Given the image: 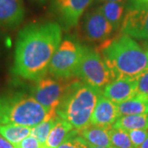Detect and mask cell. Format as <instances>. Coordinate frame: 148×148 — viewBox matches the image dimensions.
<instances>
[{
  "label": "cell",
  "mask_w": 148,
  "mask_h": 148,
  "mask_svg": "<svg viewBox=\"0 0 148 148\" xmlns=\"http://www.w3.org/2000/svg\"><path fill=\"white\" fill-rule=\"evenodd\" d=\"M31 132V127L13 124H0V135L13 146L30 136Z\"/></svg>",
  "instance_id": "19"
},
{
  "label": "cell",
  "mask_w": 148,
  "mask_h": 148,
  "mask_svg": "<svg viewBox=\"0 0 148 148\" xmlns=\"http://www.w3.org/2000/svg\"><path fill=\"white\" fill-rule=\"evenodd\" d=\"M144 2H146V3H148V0H143Z\"/></svg>",
  "instance_id": "31"
},
{
  "label": "cell",
  "mask_w": 148,
  "mask_h": 148,
  "mask_svg": "<svg viewBox=\"0 0 148 148\" xmlns=\"http://www.w3.org/2000/svg\"><path fill=\"white\" fill-rule=\"evenodd\" d=\"M119 115L148 114V98L137 95L118 105Z\"/></svg>",
  "instance_id": "16"
},
{
  "label": "cell",
  "mask_w": 148,
  "mask_h": 148,
  "mask_svg": "<svg viewBox=\"0 0 148 148\" xmlns=\"http://www.w3.org/2000/svg\"><path fill=\"white\" fill-rule=\"evenodd\" d=\"M72 79V78H71ZM70 79H58L45 76L35 82L30 95L46 110L49 114H56V108L64 95Z\"/></svg>",
  "instance_id": "8"
},
{
  "label": "cell",
  "mask_w": 148,
  "mask_h": 148,
  "mask_svg": "<svg viewBox=\"0 0 148 148\" xmlns=\"http://www.w3.org/2000/svg\"><path fill=\"white\" fill-rule=\"evenodd\" d=\"M15 148H45L36 138L33 136H28L27 138L23 139L21 142L14 146Z\"/></svg>",
  "instance_id": "25"
},
{
  "label": "cell",
  "mask_w": 148,
  "mask_h": 148,
  "mask_svg": "<svg viewBox=\"0 0 148 148\" xmlns=\"http://www.w3.org/2000/svg\"><path fill=\"white\" fill-rule=\"evenodd\" d=\"M137 94L148 98V69L137 78Z\"/></svg>",
  "instance_id": "24"
},
{
  "label": "cell",
  "mask_w": 148,
  "mask_h": 148,
  "mask_svg": "<svg viewBox=\"0 0 148 148\" xmlns=\"http://www.w3.org/2000/svg\"><path fill=\"white\" fill-rule=\"evenodd\" d=\"M111 127H100L90 124L89 126L78 130V135L84 138L89 145L110 147H112L109 135V131Z\"/></svg>",
  "instance_id": "14"
},
{
  "label": "cell",
  "mask_w": 148,
  "mask_h": 148,
  "mask_svg": "<svg viewBox=\"0 0 148 148\" xmlns=\"http://www.w3.org/2000/svg\"><path fill=\"white\" fill-rule=\"evenodd\" d=\"M102 14L113 26L114 31L121 27V24L125 15V3L115 2H103L99 7Z\"/></svg>",
  "instance_id": "15"
},
{
  "label": "cell",
  "mask_w": 148,
  "mask_h": 148,
  "mask_svg": "<svg viewBox=\"0 0 148 148\" xmlns=\"http://www.w3.org/2000/svg\"><path fill=\"white\" fill-rule=\"evenodd\" d=\"M62 40L61 26L54 21L32 22L16 36L12 72L28 81L44 77Z\"/></svg>",
  "instance_id": "1"
},
{
  "label": "cell",
  "mask_w": 148,
  "mask_h": 148,
  "mask_svg": "<svg viewBox=\"0 0 148 148\" xmlns=\"http://www.w3.org/2000/svg\"><path fill=\"white\" fill-rule=\"evenodd\" d=\"M101 94L119 105L137 95V78L117 77L105 86Z\"/></svg>",
  "instance_id": "11"
},
{
  "label": "cell",
  "mask_w": 148,
  "mask_h": 148,
  "mask_svg": "<svg viewBox=\"0 0 148 148\" xmlns=\"http://www.w3.org/2000/svg\"><path fill=\"white\" fill-rule=\"evenodd\" d=\"M88 147L87 142L78 135V130L73 129L57 148H88Z\"/></svg>",
  "instance_id": "22"
},
{
  "label": "cell",
  "mask_w": 148,
  "mask_h": 148,
  "mask_svg": "<svg viewBox=\"0 0 148 148\" xmlns=\"http://www.w3.org/2000/svg\"><path fill=\"white\" fill-rule=\"evenodd\" d=\"M96 51L117 77L138 78L148 69V47L122 34L103 41Z\"/></svg>",
  "instance_id": "2"
},
{
  "label": "cell",
  "mask_w": 148,
  "mask_h": 148,
  "mask_svg": "<svg viewBox=\"0 0 148 148\" xmlns=\"http://www.w3.org/2000/svg\"><path fill=\"white\" fill-rule=\"evenodd\" d=\"M0 148H15V147L0 135Z\"/></svg>",
  "instance_id": "26"
},
{
  "label": "cell",
  "mask_w": 148,
  "mask_h": 148,
  "mask_svg": "<svg viewBox=\"0 0 148 148\" xmlns=\"http://www.w3.org/2000/svg\"><path fill=\"white\" fill-rule=\"evenodd\" d=\"M49 114L35 98L21 91L0 93V124H13L33 127Z\"/></svg>",
  "instance_id": "4"
},
{
  "label": "cell",
  "mask_w": 148,
  "mask_h": 148,
  "mask_svg": "<svg viewBox=\"0 0 148 148\" xmlns=\"http://www.w3.org/2000/svg\"><path fill=\"white\" fill-rule=\"evenodd\" d=\"M88 148H114V147H95V146L89 145Z\"/></svg>",
  "instance_id": "29"
},
{
  "label": "cell",
  "mask_w": 148,
  "mask_h": 148,
  "mask_svg": "<svg viewBox=\"0 0 148 148\" xmlns=\"http://www.w3.org/2000/svg\"><path fill=\"white\" fill-rule=\"evenodd\" d=\"M76 77L85 83L101 90L116 79L114 73L108 67L101 54L86 46Z\"/></svg>",
  "instance_id": "6"
},
{
  "label": "cell",
  "mask_w": 148,
  "mask_h": 148,
  "mask_svg": "<svg viewBox=\"0 0 148 148\" xmlns=\"http://www.w3.org/2000/svg\"><path fill=\"white\" fill-rule=\"evenodd\" d=\"M111 146L114 148H135L127 131L111 127L109 131Z\"/></svg>",
  "instance_id": "21"
},
{
  "label": "cell",
  "mask_w": 148,
  "mask_h": 148,
  "mask_svg": "<svg viewBox=\"0 0 148 148\" xmlns=\"http://www.w3.org/2000/svg\"><path fill=\"white\" fill-rule=\"evenodd\" d=\"M85 47L75 39H64L53 54L48 73L58 79H71L76 77Z\"/></svg>",
  "instance_id": "5"
},
{
  "label": "cell",
  "mask_w": 148,
  "mask_h": 148,
  "mask_svg": "<svg viewBox=\"0 0 148 148\" xmlns=\"http://www.w3.org/2000/svg\"><path fill=\"white\" fill-rule=\"evenodd\" d=\"M58 119V117L57 115L48 117L45 120L41 122L36 126L32 127L31 136H33L34 138H36L39 141V143L45 148V143H46L48 136L51 131V129L55 125Z\"/></svg>",
  "instance_id": "20"
},
{
  "label": "cell",
  "mask_w": 148,
  "mask_h": 148,
  "mask_svg": "<svg viewBox=\"0 0 148 148\" xmlns=\"http://www.w3.org/2000/svg\"><path fill=\"white\" fill-rule=\"evenodd\" d=\"M112 127L119 128L127 132L137 129L148 130V114L123 115L117 119Z\"/></svg>",
  "instance_id": "18"
},
{
  "label": "cell",
  "mask_w": 148,
  "mask_h": 148,
  "mask_svg": "<svg viewBox=\"0 0 148 148\" xmlns=\"http://www.w3.org/2000/svg\"><path fill=\"white\" fill-rule=\"evenodd\" d=\"M35 1H36V2L40 3H45L47 0H35Z\"/></svg>",
  "instance_id": "30"
},
{
  "label": "cell",
  "mask_w": 148,
  "mask_h": 148,
  "mask_svg": "<svg viewBox=\"0 0 148 148\" xmlns=\"http://www.w3.org/2000/svg\"><path fill=\"white\" fill-rule=\"evenodd\" d=\"M23 0H0V28L15 29L25 18Z\"/></svg>",
  "instance_id": "12"
},
{
  "label": "cell",
  "mask_w": 148,
  "mask_h": 148,
  "mask_svg": "<svg viewBox=\"0 0 148 148\" xmlns=\"http://www.w3.org/2000/svg\"><path fill=\"white\" fill-rule=\"evenodd\" d=\"M93 0H53L52 12L66 30L75 27Z\"/></svg>",
  "instance_id": "10"
},
{
  "label": "cell",
  "mask_w": 148,
  "mask_h": 148,
  "mask_svg": "<svg viewBox=\"0 0 148 148\" xmlns=\"http://www.w3.org/2000/svg\"><path fill=\"white\" fill-rule=\"evenodd\" d=\"M126 12L121 24L122 34L148 40V3L143 0H127Z\"/></svg>",
  "instance_id": "7"
},
{
  "label": "cell",
  "mask_w": 148,
  "mask_h": 148,
  "mask_svg": "<svg viewBox=\"0 0 148 148\" xmlns=\"http://www.w3.org/2000/svg\"><path fill=\"white\" fill-rule=\"evenodd\" d=\"M119 117L118 105L101 94L93 111L90 124L111 127Z\"/></svg>",
  "instance_id": "13"
},
{
  "label": "cell",
  "mask_w": 148,
  "mask_h": 148,
  "mask_svg": "<svg viewBox=\"0 0 148 148\" xmlns=\"http://www.w3.org/2000/svg\"><path fill=\"white\" fill-rule=\"evenodd\" d=\"M103 2H115V3H125L124 2L126 0H101Z\"/></svg>",
  "instance_id": "28"
},
{
  "label": "cell",
  "mask_w": 148,
  "mask_h": 148,
  "mask_svg": "<svg viewBox=\"0 0 148 148\" xmlns=\"http://www.w3.org/2000/svg\"><path fill=\"white\" fill-rule=\"evenodd\" d=\"M74 128L73 126L58 117L55 125L48 136L45 148H57L67 138Z\"/></svg>",
  "instance_id": "17"
},
{
  "label": "cell",
  "mask_w": 148,
  "mask_h": 148,
  "mask_svg": "<svg viewBox=\"0 0 148 148\" xmlns=\"http://www.w3.org/2000/svg\"><path fill=\"white\" fill-rule=\"evenodd\" d=\"M101 95V90L80 79L72 78L56 108V114L69 123L74 129L81 130L90 124L93 111Z\"/></svg>",
  "instance_id": "3"
},
{
  "label": "cell",
  "mask_w": 148,
  "mask_h": 148,
  "mask_svg": "<svg viewBox=\"0 0 148 148\" xmlns=\"http://www.w3.org/2000/svg\"><path fill=\"white\" fill-rule=\"evenodd\" d=\"M114 29L102 14L99 7L89 10L83 16L82 32L86 40L103 42L108 40Z\"/></svg>",
  "instance_id": "9"
},
{
  "label": "cell",
  "mask_w": 148,
  "mask_h": 148,
  "mask_svg": "<svg viewBox=\"0 0 148 148\" xmlns=\"http://www.w3.org/2000/svg\"><path fill=\"white\" fill-rule=\"evenodd\" d=\"M138 148H148V137L147 138V139L145 140V142L139 147Z\"/></svg>",
  "instance_id": "27"
},
{
  "label": "cell",
  "mask_w": 148,
  "mask_h": 148,
  "mask_svg": "<svg viewBox=\"0 0 148 148\" xmlns=\"http://www.w3.org/2000/svg\"><path fill=\"white\" fill-rule=\"evenodd\" d=\"M127 133L133 147L135 148L139 147L148 137V130L147 129L132 130V131H128Z\"/></svg>",
  "instance_id": "23"
}]
</instances>
